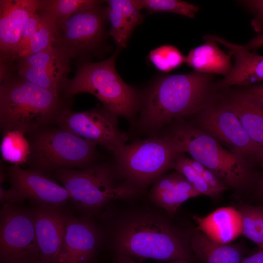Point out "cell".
Listing matches in <instances>:
<instances>
[{
  "label": "cell",
  "mask_w": 263,
  "mask_h": 263,
  "mask_svg": "<svg viewBox=\"0 0 263 263\" xmlns=\"http://www.w3.org/2000/svg\"><path fill=\"white\" fill-rule=\"evenodd\" d=\"M157 210L137 208L125 211L111 225L110 242L116 256L191 263V232L173 224Z\"/></svg>",
  "instance_id": "6da1fadb"
},
{
  "label": "cell",
  "mask_w": 263,
  "mask_h": 263,
  "mask_svg": "<svg viewBox=\"0 0 263 263\" xmlns=\"http://www.w3.org/2000/svg\"><path fill=\"white\" fill-rule=\"evenodd\" d=\"M213 76L194 71L159 77L141 93L139 115L133 129L153 137L172 121L198 114L216 93Z\"/></svg>",
  "instance_id": "7a4b0ae2"
},
{
  "label": "cell",
  "mask_w": 263,
  "mask_h": 263,
  "mask_svg": "<svg viewBox=\"0 0 263 263\" xmlns=\"http://www.w3.org/2000/svg\"><path fill=\"white\" fill-rule=\"evenodd\" d=\"M156 135L169 140L178 153L189 154L228 188L242 189L254 180L249 162L226 150L212 136L183 118L170 122Z\"/></svg>",
  "instance_id": "3957f363"
},
{
  "label": "cell",
  "mask_w": 263,
  "mask_h": 263,
  "mask_svg": "<svg viewBox=\"0 0 263 263\" xmlns=\"http://www.w3.org/2000/svg\"><path fill=\"white\" fill-rule=\"evenodd\" d=\"M0 124L3 134L19 131L27 135L55 123L64 107L60 96L20 78H0Z\"/></svg>",
  "instance_id": "277c9868"
},
{
  "label": "cell",
  "mask_w": 263,
  "mask_h": 263,
  "mask_svg": "<svg viewBox=\"0 0 263 263\" xmlns=\"http://www.w3.org/2000/svg\"><path fill=\"white\" fill-rule=\"evenodd\" d=\"M117 50L108 59L97 62L75 63L74 77L68 79L62 94L63 98L87 93L93 94L102 105L117 117H122L135 126L140 106L141 93L126 84L117 73Z\"/></svg>",
  "instance_id": "5b68a950"
},
{
  "label": "cell",
  "mask_w": 263,
  "mask_h": 263,
  "mask_svg": "<svg viewBox=\"0 0 263 263\" xmlns=\"http://www.w3.org/2000/svg\"><path fill=\"white\" fill-rule=\"evenodd\" d=\"M53 174L70 199L88 214L99 211L112 201L136 198L143 193L121 176L114 160L81 170L62 169Z\"/></svg>",
  "instance_id": "8992f818"
},
{
  "label": "cell",
  "mask_w": 263,
  "mask_h": 263,
  "mask_svg": "<svg viewBox=\"0 0 263 263\" xmlns=\"http://www.w3.org/2000/svg\"><path fill=\"white\" fill-rule=\"evenodd\" d=\"M27 135L30 169L45 175L62 169H85L96 157L97 145L58 126L49 125Z\"/></svg>",
  "instance_id": "52a82bcc"
},
{
  "label": "cell",
  "mask_w": 263,
  "mask_h": 263,
  "mask_svg": "<svg viewBox=\"0 0 263 263\" xmlns=\"http://www.w3.org/2000/svg\"><path fill=\"white\" fill-rule=\"evenodd\" d=\"M177 154L169 140L156 135L126 144L113 156V160L121 176L144 192L171 169Z\"/></svg>",
  "instance_id": "ba28073f"
},
{
  "label": "cell",
  "mask_w": 263,
  "mask_h": 263,
  "mask_svg": "<svg viewBox=\"0 0 263 263\" xmlns=\"http://www.w3.org/2000/svg\"><path fill=\"white\" fill-rule=\"evenodd\" d=\"M108 21L107 8L102 5L75 13L55 25L52 46L75 64L90 61L103 52Z\"/></svg>",
  "instance_id": "9c48e42d"
},
{
  "label": "cell",
  "mask_w": 263,
  "mask_h": 263,
  "mask_svg": "<svg viewBox=\"0 0 263 263\" xmlns=\"http://www.w3.org/2000/svg\"><path fill=\"white\" fill-rule=\"evenodd\" d=\"M197 114L198 128L251 165L261 163L263 148L250 138L221 93L216 92Z\"/></svg>",
  "instance_id": "30bf717a"
},
{
  "label": "cell",
  "mask_w": 263,
  "mask_h": 263,
  "mask_svg": "<svg viewBox=\"0 0 263 263\" xmlns=\"http://www.w3.org/2000/svg\"><path fill=\"white\" fill-rule=\"evenodd\" d=\"M1 263H35L41 261L30 209L3 204L0 213Z\"/></svg>",
  "instance_id": "8fae6325"
},
{
  "label": "cell",
  "mask_w": 263,
  "mask_h": 263,
  "mask_svg": "<svg viewBox=\"0 0 263 263\" xmlns=\"http://www.w3.org/2000/svg\"><path fill=\"white\" fill-rule=\"evenodd\" d=\"M0 78L15 76L59 96L71 71V60L53 46L20 58L0 62Z\"/></svg>",
  "instance_id": "7c38bea8"
},
{
  "label": "cell",
  "mask_w": 263,
  "mask_h": 263,
  "mask_svg": "<svg viewBox=\"0 0 263 263\" xmlns=\"http://www.w3.org/2000/svg\"><path fill=\"white\" fill-rule=\"evenodd\" d=\"M55 123L59 128L104 148L113 156L129 139L128 135L118 126V117L99 104L80 112L64 106Z\"/></svg>",
  "instance_id": "4fadbf2b"
},
{
  "label": "cell",
  "mask_w": 263,
  "mask_h": 263,
  "mask_svg": "<svg viewBox=\"0 0 263 263\" xmlns=\"http://www.w3.org/2000/svg\"><path fill=\"white\" fill-rule=\"evenodd\" d=\"M7 171L11 187L5 190L0 185L1 203L17 204L28 200L38 205L60 207L70 199L63 186L44 174L17 165L9 166Z\"/></svg>",
  "instance_id": "5bb4252c"
},
{
  "label": "cell",
  "mask_w": 263,
  "mask_h": 263,
  "mask_svg": "<svg viewBox=\"0 0 263 263\" xmlns=\"http://www.w3.org/2000/svg\"><path fill=\"white\" fill-rule=\"evenodd\" d=\"M101 241V234L89 217L68 216L57 263H91Z\"/></svg>",
  "instance_id": "9a60e30c"
},
{
  "label": "cell",
  "mask_w": 263,
  "mask_h": 263,
  "mask_svg": "<svg viewBox=\"0 0 263 263\" xmlns=\"http://www.w3.org/2000/svg\"><path fill=\"white\" fill-rule=\"evenodd\" d=\"M30 210L41 261L44 263H57L68 216L60 210V207L51 206L37 205Z\"/></svg>",
  "instance_id": "2e32d148"
},
{
  "label": "cell",
  "mask_w": 263,
  "mask_h": 263,
  "mask_svg": "<svg viewBox=\"0 0 263 263\" xmlns=\"http://www.w3.org/2000/svg\"><path fill=\"white\" fill-rule=\"evenodd\" d=\"M41 0H0V61L9 59L28 18L37 12Z\"/></svg>",
  "instance_id": "e0dca14e"
},
{
  "label": "cell",
  "mask_w": 263,
  "mask_h": 263,
  "mask_svg": "<svg viewBox=\"0 0 263 263\" xmlns=\"http://www.w3.org/2000/svg\"><path fill=\"white\" fill-rule=\"evenodd\" d=\"M203 38L223 45L234 57V64L229 74L214 83L212 87L214 92L233 86H247L263 82V56L254 51L237 49L231 43L217 35L207 34Z\"/></svg>",
  "instance_id": "ac0fdd59"
},
{
  "label": "cell",
  "mask_w": 263,
  "mask_h": 263,
  "mask_svg": "<svg viewBox=\"0 0 263 263\" xmlns=\"http://www.w3.org/2000/svg\"><path fill=\"white\" fill-rule=\"evenodd\" d=\"M152 184L149 193L150 200L169 217L172 216L186 201L200 195L178 172L164 174Z\"/></svg>",
  "instance_id": "d6986e66"
},
{
  "label": "cell",
  "mask_w": 263,
  "mask_h": 263,
  "mask_svg": "<svg viewBox=\"0 0 263 263\" xmlns=\"http://www.w3.org/2000/svg\"><path fill=\"white\" fill-rule=\"evenodd\" d=\"M107 13L108 32L119 48L125 47L131 34L143 19L138 0H108Z\"/></svg>",
  "instance_id": "ffe728a7"
},
{
  "label": "cell",
  "mask_w": 263,
  "mask_h": 263,
  "mask_svg": "<svg viewBox=\"0 0 263 263\" xmlns=\"http://www.w3.org/2000/svg\"><path fill=\"white\" fill-rule=\"evenodd\" d=\"M196 230L211 240L221 244H229L242 234L241 216L233 207L218 208L205 217L193 216Z\"/></svg>",
  "instance_id": "44dd1931"
},
{
  "label": "cell",
  "mask_w": 263,
  "mask_h": 263,
  "mask_svg": "<svg viewBox=\"0 0 263 263\" xmlns=\"http://www.w3.org/2000/svg\"><path fill=\"white\" fill-rule=\"evenodd\" d=\"M231 56L222 51L215 41L206 39L204 43L190 51L185 57V62L195 71L225 77L233 67Z\"/></svg>",
  "instance_id": "7402d4cb"
},
{
  "label": "cell",
  "mask_w": 263,
  "mask_h": 263,
  "mask_svg": "<svg viewBox=\"0 0 263 263\" xmlns=\"http://www.w3.org/2000/svg\"><path fill=\"white\" fill-rule=\"evenodd\" d=\"M221 94L250 138L263 148V112L248 101L237 90Z\"/></svg>",
  "instance_id": "603a6c76"
},
{
  "label": "cell",
  "mask_w": 263,
  "mask_h": 263,
  "mask_svg": "<svg viewBox=\"0 0 263 263\" xmlns=\"http://www.w3.org/2000/svg\"><path fill=\"white\" fill-rule=\"evenodd\" d=\"M190 243L194 255L204 263H240L244 258L238 245L216 242L196 229L191 232Z\"/></svg>",
  "instance_id": "cb8c5ba5"
},
{
  "label": "cell",
  "mask_w": 263,
  "mask_h": 263,
  "mask_svg": "<svg viewBox=\"0 0 263 263\" xmlns=\"http://www.w3.org/2000/svg\"><path fill=\"white\" fill-rule=\"evenodd\" d=\"M104 1L97 0H41L37 12L55 26L63 19L75 13L101 5Z\"/></svg>",
  "instance_id": "d4e9b609"
},
{
  "label": "cell",
  "mask_w": 263,
  "mask_h": 263,
  "mask_svg": "<svg viewBox=\"0 0 263 263\" xmlns=\"http://www.w3.org/2000/svg\"><path fill=\"white\" fill-rule=\"evenodd\" d=\"M241 216L242 234L263 249V205L243 204L237 209Z\"/></svg>",
  "instance_id": "484cf974"
},
{
  "label": "cell",
  "mask_w": 263,
  "mask_h": 263,
  "mask_svg": "<svg viewBox=\"0 0 263 263\" xmlns=\"http://www.w3.org/2000/svg\"><path fill=\"white\" fill-rule=\"evenodd\" d=\"M3 134L0 145L3 159L17 165L27 162L30 146L25 135L16 131Z\"/></svg>",
  "instance_id": "4316f807"
},
{
  "label": "cell",
  "mask_w": 263,
  "mask_h": 263,
  "mask_svg": "<svg viewBox=\"0 0 263 263\" xmlns=\"http://www.w3.org/2000/svg\"><path fill=\"white\" fill-rule=\"evenodd\" d=\"M138 0L142 9H145L150 13L167 12L194 18L199 10L196 5L178 0Z\"/></svg>",
  "instance_id": "83f0119b"
},
{
  "label": "cell",
  "mask_w": 263,
  "mask_h": 263,
  "mask_svg": "<svg viewBox=\"0 0 263 263\" xmlns=\"http://www.w3.org/2000/svg\"><path fill=\"white\" fill-rule=\"evenodd\" d=\"M150 61L159 70L168 72L185 62V57L174 46L164 45L151 50L149 55Z\"/></svg>",
  "instance_id": "f1b7e54d"
},
{
  "label": "cell",
  "mask_w": 263,
  "mask_h": 263,
  "mask_svg": "<svg viewBox=\"0 0 263 263\" xmlns=\"http://www.w3.org/2000/svg\"><path fill=\"white\" fill-rule=\"evenodd\" d=\"M171 169L183 175L200 194L211 198L217 196L209 186L198 174L188 161L185 153L177 154L172 162Z\"/></svg>",
  "instance_id": "f546056e"
},
{
  "label": "cell",
  "mask_w": 263,
  "mask_h": 263,
  "mask_svg": "<svg viewBox=\"0 0 263 263\" xmlns=\"http://www.w3.org/2000/svg\"><path fill=\"white\" fill-rule=\"evenodd\" d=\"M42 19L40 24L25 50L19 58L15 59L38 53L52 46L55 25L42 16Z\"/></svg>",
  "instance_id": "4dcf8cb0"
},
{
  "label": "cell",
  "mask_w": 263,
  "mask_h": 263,
  "mask_svg": "<svg viewBox=\"0 0 263 263\" xmlns=\"http://www.w3.org/2000/svg\"><path fill=\"white\" fill-rule=\"evenodd\" d=\"M42 19L38 12L31 15L26 21L22 29L19 44L12 56L5 62L19 58L25 50L30 40L36 32Z\"/></svg>",
  "instance_id": "1f68e13d"
},
{
  "label": "cell",
  "mask_w": 263,
  "mask_h": 263,
  "mask_svg": "<svg viewBox=\"0 0 263 263\" xmlns=\"http://www.w3.org/2000/svg\"><path fill=\"white\" fill-rule=\"evenodd\" d=\"M188 161L198 174L206 182L218 196L228 188L208 168L194 160L188 158Z\"/></svg>",
  "instance_id": "d6a6232c"
},
{
  "label": "cell",
  "mask_w": 263,
  "mask_h": 263,
  "mask_svg": "<svg viewBox=\"0 0 263 263\" xmlns=\"http://www.w3.org/2000/svg\"><path fill=\"white\" fill-rule=\"evenodd\" d=\"M240 2L253 15L250 24L258 34L263 32V0H245Z\"/></svg>",
  "instance_id": "836d02e7"
},
{
  "label": "cell",
  "mask_w": 263,
  "mask_h": 263,
  "mask_svg": "<svg viewBox=\"0 0 263 263\" xmlns=\"http://www.w3.org/2000/svg\"><path fill=\"white\" fill-rule=\"evenodd\" d=\"M240 87L237 90L241 94L263 112V82Z\"/></svg>",
  "instance_id": "e575fe53"
},
{
  "label": "cell",
  "mask_w": 263,
  "mask_h": 263,
  "mask_svg": "<svg viewBox=\"0 0 263 263\" xmlns=\"http://www.w3.org/2000/svg\"><path fill=\"white\" fill-rule=\"evenodd\" d=\"M232 44L233 47L238 49L254 51L263 46V32L257 34L245 45Z\"/></svg>",
  "instance_id": "d590c367"
},
{
  "label": "cell",
  "mask_w": 263,
  "mask_h": 263,
  "mask_svg": "<svg viewBox=\"0 0 263 263\" xmlns=\"http://www.w3.org/2000/svg\"><path fill=\"white\" fill-rule=\"evenodd\" d=\"M240 263H263V249L244 258Z\"/></svg>",
  "instance_id": "8d00e7d4"
},
{
  "label": "cell",
  "mask_w": 263,
  "mask_h": 263,
  "mask_svg": "<svg viewBox=\"0 0 263 263\" xmlns=\"http://www.w3.org/2000/svg\"><path fill=\"white\" fill-rule=\"evenodd\" d=\"M260 165L262 168V172L258 183V193L261 199L263 200V160Z\"/></svg>",
  "instance_id": "74e56055"
},
{
  "label": "cell",
  "mask_w": 263,
  "mask_h": 263,
  "mask_svg": "<svg viewBox=\"0 0 263 263\" xmlns=\"http://www.w3.org/2000/svg\"><path fill=\"white\" fill-rule=\"evenodd\" d=\"M117 263H141L135 261V260L124 256H116Z\"/></svg>",
  "instance_id": "f35d334b"
},
{
  "label": "cell",
  "mask_w": 263,
  "mask_h": 263,
  "mask_svg": "<svg viewBox=\"0 0 263 263\" xmlns=\"http://www.w3.org/2000/svg\"><path fill=\"white\" fill-rule=\"evenodd\" d=\"M162 263H190L185 260H174L169 262H165Z\"/></svg>",
  "instance_id": "ab89813d"
},
{
  "label": "cell",
  "mask_w": 263,
  "mask_h": 263,
  "mask_svg": "<svg viewBox=\"0 0 263 263\" xmlns=\"http://www.w3.org/2000/svg\"><path fill=\"white\" fill-rule=\"evenodd\" d=\"M44 263V262H43L42 261H38L36 263Z\"/></svg>",
  "instance_id": "60d3db41"
}]
</instances>
